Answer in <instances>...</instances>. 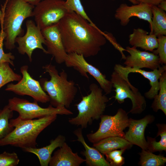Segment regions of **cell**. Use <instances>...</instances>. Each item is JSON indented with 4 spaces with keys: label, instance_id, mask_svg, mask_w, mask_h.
<instances>
[{
    "label": "cell",
    "instance_id": "obj_1",
    "mask_svg": "<svg viewBox=\"0 0 166 166\" xmlns=\"http://www.w3.org/2000/svg\"><path fill=\"white\" fill-rule=\"evenodd\" d=\"M57 24L67 54L94 56L106 43L103 32L74 12H68Z\"/></svg>",
    "mask_w": 166,
    "mask_h": 166
},
{
    "label": "cell",
    "instance_id": "obj_2",
    "mask_svg": "<svg viewBox=\"0 0 166 166\" xmlns=\"http://www.w3.org/2000/svg\"><path fill=\"white\" fill-rule=\"evenodd\" d=\"M2 10V19L0 33L5 41L6 49L11 50L15 47V39L23 35L22 25L26 18L33 17L34 6L24 0H6Z\"/></svg>",
    "mask_w": 166,
    "mask_h": 166
},
{
    "label": "cell",
    "instance_id": "obj_3",
    "mask_svg": "<svg viewBox=\"0 0 166 166\" xmlns=\"http://www.w3.org/2000/svg\"><path fill=\"white\" fill-rule=\"evenodd\" d=\"M42 68L48 73L50 79L42 78L39 82L49 97L50 105L55 107L69 108L77 92L74 82L68 79L65 70L59 73L56 66L51 63L43 66Z\"/></svg>",
    "mask_w": 166,
    "mask_h": 166
},
{
    "label": "cell",
    "instance_id": "obj_4",
    "mask_svg": "<svg viewBox=\"0 0 166 166\" xmlns=\"http://www.w3.org/2000/svg\"><path fill=\"white\" fill-rule=\"evenodd\" d=\"M53 114L36 119L13 122L10 121L13 130L0 140V146L10 145L22 149L36 148V140L41 132L56 119Z\"/></svg>",
    "mask_w": 166,
    "mask_h": 166
},
{
    "label": "cell",
    "instance_id": "obj_5",
    "mask_svg": "<svg viewBox=\"0 0 166 166\" xmlns=\"http://www.w3.org/2000/svg\"><path fill=\"white\" fill-rule=\"evenodd\" d=\"M90 93L83 96L76 105L78 114L74 117L69 119V122L72 125L80 126L86 128L94 120H97L103 114L109 98L103 93L102 89L95 83L89 85Z\"/></svg>",
    "mask_w": 166,
    "mask_h": 166
},
{
    "label": "cell",
    "instance_id": "obj_6",
    "mask_svg": "<svg viewBox=\"0 0 166 166\" xmlns=\"http://www.w3.org/2000/svg\"><path fill=\"white\" fill-rule=\"evenodd\" d=\"M129 73L125 66L116 64L111 76L110 81L115 89V95L113 97L120 104L123 103L125 99L129 98L132 106L129 113L140 114L145 109L146 103L144 97L130 82Z\"/></svg>",
    "mask_w": 166,
    "mask_h": 166
},
{
    "label": "cell",
    "instance_id": "obj_7",
    "mask_svg": "<svg viewBox=\"0 0 166 166\" xmlns=\"http://www.w3.org/2000/svg\"><path fill=\"white\" fill-rule=\"evenodd\" d=\"M7 105L11 110L19 114L18 117L10 120L13 122L39 118L53 114H73L65 107H55L50 105L48 107L43 108L40 107L36 101L30 102L26 99L15 97L10 99Z\"/></svg>",
    "mask_w": 166,
    "mask_h": 166
},
{
    "label": "cell",
    "instance_id": "obj_8",
    "mask_svg": "<svg viewBox=\"0 0 166 166\" xmlns=\"http://www.w3.org/2000/svg\"><path fill=\"white\" fill-rule=\"evenodd\" d=\"M128 113L119 108L113 116L102 115L98 130L87 135L89 141L93 144L109 137L119 136L124 137V130L129 124Z\"/></svg>",
    "mask_w": 166,
    "mask_h": 166
},
{
    "label": "cell",
    "instance_id": "obj_9",
    "mask_svg": "<svg viewBox=\"0 0 166 166\" xmlns=\"http://www.w3.org/2000/svg\"><path fill=\"white\" fill-rule=\"evenodd\" d=\"M68 11L63 0H43L34 6L33 17L41 30L57 23Z\"/></svg>",
    "mask_w": 166,
    "mask_h": 166
},
{
    "label": "cell",
    "instance_id": "obj_10",
    "mask_svg": "<svg viewBox=\"0 0 166 166\" xmlns=\"http://www.w3.org/2000/svg\"><path fill=\"white\" fill-rule=\"evenodd\" d=\"M28 70L27 65L22 66L20 69L21 79L16 84H8L5 90L20 96H30L38 102L45 103L49 102V97L43 90L39 81L31 77Z\"/></svg>",
    "mask_w": 166,
    "mask_h": 166
},
{
    "label": "cell",
    "instance_id": "obj_11",
    "mask_svg": "<svg viewBox=\"0 0 166 166\" xmlns=\"http://www.w3.org/2000/svg\"><path fill=\"white\" fill-rule=\"evenodd\" d=\"M64 63L67 67L73 68L86 78H89L88 73L93 76L106 94L111 92L113 87L111 81L98 69L89 63L82 55L76 53L68 54Z\"/></svg>",
    "mask_w": 166,
    "mask_h": 166
},
{
    "label": "cell",
    "instance_id": "obj_12",
    "mask_svg": "<svg viewBox=\"0 0 166 166\" xmlns=\"http://www.w3.org/2000/svg\"><path fill=\"white\" fill-rule=\"evenodd\" d=\"M26 32L24 35L17 37L15 39L18 46L17 49L21 54H26L29 61L32 60V54L36 49H41L45 54L47 52L42 44H45V40L41 29L31 20L26 22Z\"/></svg>",
    "mask_w": 166,
    "mask_h": 166
},
{
    "label": "cell",
    "instance_id": "obj_13",
    "mask_svg": "<svg viewBox=\"0 0 166 166\" xmlns=\"http://www.w3.org/2000/svg\"><path fill=\"white\" fill-rule=\"evenodd\" d=\"M152 5L139 3L129 6L125 3L121 4L115 11V18L119 20L121 25L125 26L130 18L135 17L148 22L150 26V33L152 32Z\"/></svg>",
    "mask_w": 166,
    "mask_h": 166
},
{
    "label": "cell",
    "instance_id": "obj_14",
    "mask_svg": "<svg viewBox=\"0 0 166 166\" xmlns=\"http://www.w3.org/2000/svg\"><path fill=\"white\" fill-rule=\"evenodd\" d=\"M41 30L47 47V54L52 55L58 64L64 63L67 56L57 23Z\"/></svg>",
    "mask_w": 166,
    "mask_h": 166
},
{
    "label": "cell",
    "instance_id": "obj_15",
    "mask_svg": "<svg viewBox=\"0 0 166 166\" xmlns=\"http://www.w3.org/2000/svg\"><path fill=\"white\" fill-rule=\"evenodd\" d=\"M125 50L129 54L126 56L124 63L126 67L153 70L161 66L158 56L153 53L141 51L134 46H127Z\"/></svg>",
    "mask_w": 166,
    "mask_h": 166
},
{
    "label": "cell",
    "instance_id": "obj_16",
    "mask_svg": "<svg viewBox=\"0 0 166 166\" xmlns=\"http://www.w3.org/2000/svg\"><path fill=\"white\" fill-rule=\"evenodd\" d=\"M154 117L148 115L140 120L129 118V128L125 134L124 138L132 145H136L142 149H148V143L144 136L147 125L153 121Z\"/></svg>",
    "mask_w": 166,
    "mask_h": 166
},
{
    "label": "cell",
    "instance_id": "obj_17",
    "mask_svg": "<svg viewBox=\"0 0 166 166\" xmlns=\"http://www.w3.org/2000/svg\"><path fill=\"white\" fill-rule=\"evenodd\" d=\"M85 161V159L80 156L77 153L73 152L65 142L54 152L49 165L50 166H79Z\"/></svg>",
    "mask_w": 166,
    "mask_h": 166
},
{
    "label": "cell",
    "instance_id": "obj_18",
    "mask_svg": "<svg viewBox=\"0 0 166 166\" xmlns=\"http://www.w3.org/2000/svg\"><path fill=\"white\" fill-rule=\"evenodd\" d=\"M128 41L132 46L140 48L145 51L152 52L158 46L157 37L141 28L133 29L129 35Z\"/></svg>",
    "mask_w": 166,
    "mask_h": 166
},
{
    "label": "cell",
    "instance_id": "obj_19",
    "mask_svg": "<svg viewBox=\"0 0 166 166\" xmlns=\"http://www.w3.org/2000/svg\"><path fill=\"white\" fill-rule=\"evenodd\" d=\"M82 129L78 128L73 132L77 140L82 144L85 150L82 154L85 157L86 164L88 166H111L104 155L95 148L88 145L85 142L82 133Z\"/></svg>",
    "mask_w": 166,
    "mask_h": 166
},
{
    "label": "cell",
    "instance_id": "obj_20",
    "mask_svg": "<svg viewBox=\"0 0 166 166\" xmlns=\"http://www.w3.org/2000/svg\"><path fill=\"white\" fill-rule=\"evenodd\" d=\"M66 140L65 137L58 135L55 139L50 141V144L44 147L37 148H26L22 149L24 151L32 153L38 157L41 166H48L53 151L57 148L61 147Z\"/></svg>",
    "mask_w": 166,
    "mask_h": 166
},
{
    "label": "cell",
    "instance_id": "obj_21",
    "mask_svg": "<svg viewBox=\"0 0 166 166\" xmlns=\"http://www.w3.org/2000/svg\"><path fill=\"white\" fill-rule=\"evenodd\" d=\"M125 67L129 74L131 73H138L149 81L151 88L148 91L144 93V96L148 99H153L158 93L159 80L163 73L166 70V65H163L158 69L151 71H147L142 69Z\"/></svg>",
    "mask_w": 166,
    "mask_h": 166
},
{
    "label": "cell",
    "instance_id": "obj_22",
    "mask_svg": "<svg viewBox=\"0 0 166 166\" xmlns=\"http://www.w3.org/2000/svg\"><path fill=\"white\" fill-rule=\"evenodd\" d=\"M132 145L124 138L119 136L106 138L93 144L95 148L103 155L119 149H127L131 148Z\"/></svg>",
    "mask_w": 166,
    "mask_h": 166
},
{
    "label": "cell",
    "instance_id": "obj_23",
    "mask_svg": "<svg viewBox=\"0 0 166 166\" xmlns=\"http://www.w3.org/2000/svg\"><path fill=\"white\" fill-rule=\"evenodd\" d=\"M157 6H152V32L157 37L166 35V13Z\"/></svg>",
    "mask_w": 166,
    "mask_h": 166
},
{
    "label": "cell",
    "instance_id": "obj_24",
    "mask_svg": "<svg viewBox=\"0 0 166 166\" xmlns=\"http://www.w3.org/2000/svg\"><path fill=\"white\" fill-rule=\"evenodd\" d=\"M158 93L154 98L151 107L157 112L161 110L166 115V70L164 71L159 80Z\"/></svg>",
    "mask_w": 166,
    "mask_h": 166
},
{
    "label": "cell",
    "instance_id": "obj_25",
    "mask_svg": "<svg viewBox=\"0 0 166 166\" xmlns=\"http://www.w3.org/2000/svg\"><path fill=\"white\" fill-rule=\"evenodd\" d=\"M158 132L156 137L160 136V139L158 142L155 138L147 137L148 149L153 152H162L166 151V125L164 124H157Z\"/></svg>",
    "mask_w": 166,
    "mask_h": 166
},
{
    "label": "cell",
    "instance_id": "obj_26",
    "mask_svg": "<svg viewBox=\"0 0 166 166\" xmlns=\"http://www.w3.org/2000/svg\"><path fill=\"white\" fill-rule=\"evenodd\" d=\"M140 164L141 166H161L166 162V158L161 155H156L148 150L142 149L139 153Z\"/></svg>",
    "mask_w": 166,
    "mask_h": 166
},
{
    "label": "cell",
    "instance_id": "obj_27",
    "mask_svg": "<svg viewBox=\"0 0 166 166\" xmlns=\"http://www.w3.org/2000/svg\"><path fill=\"white\" fill-rule=\"evenodd\" d=\"M13 112L8 105L0 109V140L10 133L14 128L9 123V120L13 117Z\"/></svg>",
    "mask_w": 166,
    "mask_h": 166
},
{
    "label": "cell",
    "instance_id": "obj_28",
    "mask_svg": "<svg viewBox=\"0 0 166 166\" xmlns=\"http://www.w3.org/2000/svg\"><path fill=\"white\" fill-rule=\"evenodd\" d=\"M8 62L0 64V89L5 85L11 82L18 81L22 76L15 73Z\"/></svg>",
    "mask_w": 166,
    "mask_h": 166
},
{
    "label": "cell",
    "instance_id": "obj_29",
    "mask_svg": "<svg viewBox=\"0 0 166 166\" xmlns=\"http://www.w3.org/2000/svg\"><path fill=\"white\" fill-rule=\"evenodd\" d=\"M65 6L68 12H74L90 23L95 25L87 14L81 0H66L65 1Z\"/></svg>",
    "mask_w": 166,
    "mask_h": 166
},
{
    "label": "cell",
    "instance_id": "obj_30",
    "mask_svg": "<svg viewBox=\"0 0 166 166\" xmlns=\"http://www.w3.org/2000/svg\"><path fill=\"white\" fill-rule=\"evenodd\" d=\"M158 46L152 53L158 56L161 65L166 64V36L160 35L157 37Z\"/></svg>",
    "mask_w": 166,
    "mask_h": 166
},
{
    "label": "cell",
    "instance_id": "obj_31",
    "mask_svg": "<svg viewBox=\"0 0 166 166\" xmlns=\"http://www.w3.org/2000/svg\"><path fill=\"white\" fill-rule=\"evenodd\" d=\"M19 161L17 154L14 152L5 151L0 154V166H16Z\"/></svg>",
    "mask_w": 166,
    "mask_h": 166
},
{
    "label": "cell",
    "instance_id": "obj_32",
    "mask_svg": "<svg viewBox=\"0 0 166 166\" xmlns=\"http://www.w3.org/2000/svg\"><path fill=\"white\" fill-rule=\"evenodd\" d=\"M3 38L0 33V64L8 62L13 66H14L13 60L15 59V57L11 52L7 53L4 52L3 48Z\"/></svg>",
    "mask_w": 166,
    "mask_h": 166
},
{
    "label": "cell",
    "instance_id": "obj_33",
    "mask_svg": "<svg viewBox=\"0 0 166 166\" xmlns=\"http://www.w3.org/2000/svg\"><path fill=\"white\" fill-rule=\"evenodd\" d=\"M104 34L107 40H108L115 48L120 52L121 55L122 59L125 60L126 56L123 52L126 51L125 49L123 48L117 42L116 39L111 33L104 32Z\"/></svg>",
    "mask_w": 166,
    "mask_h": 166
},
{
    "label": "cell",
    "instance_id": "obj_34",
    "mask_svg": "<svg viewBox=\"0 0 166 166\" xmlns=\"http://www.w3.org/2000/svg\"><path fill=\"white\" fill-rule=\"evenodd\" d=\"M126 150V149H122L120 150H114L105 154L104 155L106 157V160L109 162L115 156L122 155Z\"/></svg>",
    "mask_w": 166,
    "mask_h": 166
},
{
    "label": "cell",
    "instance_id": "obj_35",
    "mask_svg": "<svg viewBox=\"0 0 166 166\" xmlns=\"http://www.w3.org/2000/svg\"><path fill=\"white\" fill-rule=\"evenodd\" d=\"M109 163L111 166H121L124 164V159L122 155H118L114 157Z\"/></svg>",
    "mask_w": 166,
    "mask_h": 166
},
{
    "label": "cell",
    "instance_id": "obj_36",
    "mask_svg": "<svg viewBox=\"0 0 166 166\" xmlns=\"http://www.w3.org/2000/svg\"><path fill=\"white\" fill-rule=\"evenodd\" d=\"M138 3H143L152 6H157L162 1L164 0H135Z\"/></svg>",
    "mask_w": 166,
    "mask_h": 166
},
{
    "label": "cell",
    "instance_id": "obj_37",
    "mask_svg": "<svg viewBox=\"0 0 166 166\" xmlns=\"http://www.w3.org/2000/svg\"><path fill=\"white\" fill-rule=\"evenodd\" d=\"M157 6L162 10L166 11V0L161 2Z\"/></svg>",
    "mask_w": 166,
    "mask_h": 166
},
{
    "label": "cell",
    "instance_id": "obj_38",
    "mask_svg": "<svg viewBox=\"0 0 166 166\" xmlns=\"http://www.w3.org/2000/svg\"><path fill=\"white\" fill-rule=\"evenodd\" d=\"M26 2L34 6H35L42 0H24Z\"/></svg>",
    "mask_w": 166,
    "mask_h": 166
},
{
    "label": "cell",
    "instance_id": "obj_39",
    "mask_svg": "<svg viewBox=\"0 0 166 166\" xmlns=\"http://www.w3.org/2000/svg\"><path fill=\"white\" fill-rule=\"evenodd\" d=\"M2 11L0 9V23H1L2 22Z\"/></svg>",
    "mask_w": 166,
    "mask_h": 166
},
{
    "label": "cell",
    "instance_id": "obj_40",
    "mask_svg": "<svg viewBox=\"0 0 166 166\" xmlns=\"http://www.w3.org/2000/svg\"><path fill=\"white\" fill-rule=\"evenodd\" d=\"M128 0V1H129V2H131V3H132L133 4H138V3L135 0Z\"/></svg>",
    "mask_w": 166,
    "mask_h": 166
}]
</instances>
